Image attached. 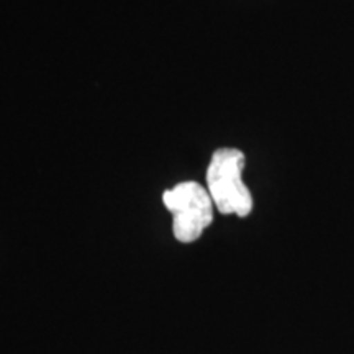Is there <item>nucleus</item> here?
Masks as SVG:
<instances>
[{"mask_svg": "<svg viewBox=\"0 0 354 354\" xmlns=\"http://www.w3.org/2000/svg\"><path fill=\"white\" fill-rule=\"evenodd\" d=\"M162 202L172 214V233L180 243H194L214 221V202L209 190L196 180H185L167 189Z\"/></svg>", "mask_w": 354, "mask_h": 354, "instance_id": "f03ea898", "label": "nucleus"}, {"mask_svg": "<svg viewBox=\"0 0 354 354\" xmlns=\"http://www.w3.org/2000/svg\"><path fill=\"white\" fill-rule=\"evenodd\" d=\"M246 158L240 149H216L207 169V190L215 209L223 215L245 218L253 210V197L243 183Z\"/></svg>", "mask_w": 354, "mask_h": 354, "instance_id": "f257e3e1", "label": "nucleus"}]
</instances>
